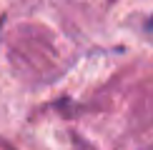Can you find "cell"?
Listing matches in <instances>:
<instances>
[{
    "label": "cell",
    "mask_w": 153,
    "mask_h": 150,
    "mask_svg": "<svg viewBox=\"0 0 153 150\" xmlns=\"http://www.w3.org/2000/svg\"><path fill=\"white\" fill-rule=\"evenodd\" d=\"M151 28H153V23H151Z\"/></svg>",
    "instance_id": "obj_1"
}]
</instances>
